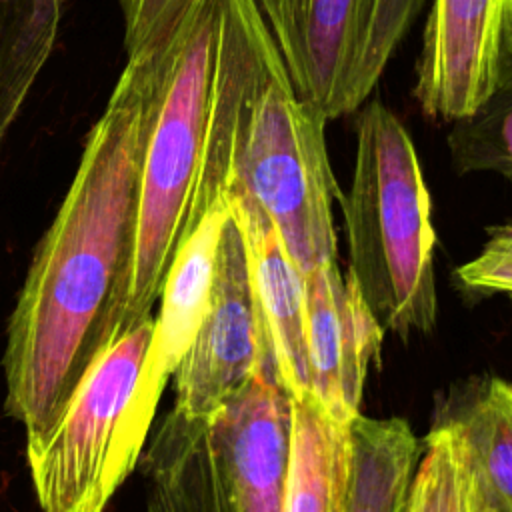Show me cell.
I'll return each instance as SVG.
<instances>
[{
    "label": "cell",
    "instance_id": "8",
    "mask_svg": "<svg viewBox=\"0 0 512 512\" xmlns=\"http://www.w3.org/2000/svg\"><path fill=\"white\" fill-rule=\"evenodd\" d=\"M172 376V410L186 418L210 416L256 376L276 382L258 318L244 238L230 208L220 232L206 312Z\"/></svg>",
    "mask_w": 512,
    "mask_h": 512
},
{
    "label": "cell",
    "instance_id": "7",
    "mask_svg": "<svg viewBox=\"0 0 512 512\" xmlns=\"http://www.w3.org/2000/svg\"><path fill=\"white\" fill-rule=\"evenodd\" d=\"M154 316L122 332L88 366L54 426L26 460L42 512H104L120 488L116 438L140 378Z\"/></svg>",
    "mask_w": 512,
    "mask_h": 512
},
{
    "label": "cell",
    "instance_id": "21",
    "mask_svg": "<svg viewBox=\"0 0 512 512\" xmlns=\"http://www.w3.org/2000/svg\"><path fill=\"white\" fill-rule=\"evenodd\" d=\"M488 512H494V510H492V508H490V506H488Z\"/></svg>",
    "mask_w": 512,
    "mask_h": 512
},
{
    "label": "cell",
    "instance_id": "17",
    "mask_svg": "<svg viewBox=\"0 0 512 512\" xmlns=\"http://www.w3.org/2000/svg\"><path fill=\"white\" fill-rule=\"evenodd\" d=\"M406 512H488L460 434L432 426L414 470Z\"/></svg>",
    "mask_w": 512,
    "mask_h": 512
},
{
    "label": "cell",
    "instance_id": "16",
    "mask_svg": "<svg viewBox=\"0 0 512 512\" xmlns=\"http://www.w3.org/2000/svg\"><path fill=\"white\" fill-rule=\"evenodd\" d=\"M62 22V0H0V144L44 70Z\"/></svg>",
    "mask_w": 512,
    "mask_h": 512
},
{
    "label": "cell",
    "instance_id": "10",
    "mask_svg": "<svg viewBox=\"0 0 512 512\" xmlns=\"http://www.w3.org/2000/svg\"><path fill=\"white\" fill-rule=\"evenodd\" d=\"M226 216L228 204H222L198 224L178 252L162 288L160 312L154 318L140 378L116 438L114 474L120 486L138 466L166 382L190 348L206 312Z\"/></svg>",
    "mask_w": 512,
    "mask_h": 512
},
{
    "label": "cell",
    "instance_id": "11",
    "mask_svg": "<svg viewBox=\"0 0 512 512\" xmlns=\"http://www.w3.org/2000/svg\"><path fill=\"white\" fill-rule=\"evenodd\" d=\"M384 330L350 270L326 260L306 274V352L310 396L340 424L360 414L368 366Z\"/></svg>",
    "mask_w": 512,
    "mask_h": 512
},
{
    "label": "cell",
    "instance_id": "19",
    "mask_svg": "<svg viewBox=\"0 0 512 512\" xmlns=\"http://www.w3.org/2000/svg\"><path fill=\"white\" fill-rule=\"evenodd\" d=\"M194 0H116L128 58L156 50Z\"/></svg>",
    "mask_w": 512,
    "mask_h": 512
},
{
    "label": "cell",
    "instance_id": "13",
    "mask_svg": "<svg viewBox=\"0 0 512 512\" xmlns=\"http://www.w3.org/2000/svg\"><path fill=\"white\" fill-rule=\"evenodd\" d=\"M350 466V424L330 418L310 394L292 398L280 512H344Z\"/></svg>",
    "mask_w": 512,
    "mask_h": 512
},
{
    "label": "cell",
    "instance_id": "18",
    "mask_svg": "<svg viewBox=\"0 0 512 512\" xmlns=\"http://www.w3.org/2000/svg\"><path fill=\"white\" fill-rule=\"evenodd\" d=\"M446 146L458 176L492 172L512 182V84L452 120Z\"/></svg>",
    "mask_w": 512,
    "mask_h": 512
},
{
    "label": "cell",
    "instance_id": "1",
    "mask_svg": "<svg viewBox=\"0 0 512 512\" xmlns=\"http://www.w3.org/2000/svg\"><path fill=\"white\" fill-rule=\"evenodd\" d=\"M146 56L152 92L134 248L98 328L96 358L152 316L178 252L228 202L250 108L284 68L254 0H194Z\"/></svg>",
    "mask_w": 512,
    "mask_h": 512
},
{
    "label": "cell",
    "instance_id": "6",
    "mask_svg": "<svg viewBox=\"0 0 512 512\" xmlns=\"http://www.w3.org/2000/svg\"><path fill=\"white\" fill-rule=\"evenodd\" d=\"M292 88L328 120L372 98L428 0H254Z\"/></svg>",
    "mask_w": 512,
    "mask_h": 512
},
{
    "label": "cell",
    "instance_id": "9",
    "mask_svg": "<svg viewBox=\"0 0 512 512\" xmlns=\"http://www.w3.org/2000/svg\"><path fill=\"white\" fill-rule=\"evenodd\" d=\"M512 84V0H432L412 98L434 124L474 112Z\"/></svg>",
    "mask_w": 512,
    "mask_h": 512
},
{
    "label": "cell",
    "instance_id": "12",
    "mask_svg": "<svg viewBox=\"0 0 512 512\" xmlns=\"http://www.w3.org/2000/svg\"><path fill=\"white\" fill-rule=\"evenodd\" d=\"M228 208L244 238L258 318L276 382L290 398H302L310 394L306 276L254 202L230 194Z\"/></svg>",
    "mask_w": 512,
    "mask_h": 512
},
{
    "label": "cell",
    "instance_id": "5",
    "mask_svg": "<svg viewBox=\"0 0 512 512\" xmlns=\"http://www.w3.org/2000/svg\"><path fill=\"white\" fill-rule=\"evenodd\" d=\"M328 122L280 68L250 108L228 188V196H242L266 214L304 276L336 258L334 202L342 192L328 156Z\"/></svg>",
    "mask_w": 512,
    "mask_h": 512
},
{
    "label": "cell",
    "instance_id": "3",
    "mask_svg": "<svg viewBox=\"0 0 512 512\" xmlns=\"http://www.w3.org/2000/svg\"><path fill=\"white\" fill-rule=\"evenodd\" d=\"M350 274L382 330L408 338L436 322V234L414 140L378 98L356 110V156L340 198Z\"/></svg>",
    "mask_w": 512,
    "mask_h": 512
},
{
    "label": "cell",
    "instance_id": "4",
    "mask_svg": "<svg viewBox=\"0 0 512 512\" xmlns=\"http://www.w3.org/2000/svg\"><path fill=\"white\" fill-rule=\"evenodd\" d=\"M292 398L256 376L210 416L166 412L138 466L144 512H280Z\"/></svg>",
    "mask_w": 512,
    "mask_h": 512
},
{
    "label": "cell",
    "instance_id": "20",
    "mask_svg": "<svg viewBox=\"0 0 512 512\" xmlns=\"http://www.w3.org/2000/svg\"><path fill=\"white\" fill-rule=\"evenodd\" d=\"M490 232L482 252L458 268V278L468 288L512 294V222Z\"/></svg>",
    "mask_w": 512,
    "mask_h": 512
},
{
    "label": "cell",
    "instance_id": "2",
    "mask_svg": "<svg viewBox=\"0 0 512 512\" xmlns=\"http://www.w3.org/2000/svg\"><path fill=\"white\" fill-rule=\"evenodd\" d=\"M150 92V58H128L8 318L4 412L26 444L54 426L96 360L98 328L130 264Z\"/></svg>",
    "mask_w": 512,
    "mask_h": 512
},
{
    "label": "cell",
    "instance_id": "14",
    "mask_svg": "<svg viewBox=\"0 0 512 512\" xmlns=\"http://www.w3.org/2000/svg\"><path fill=\"white\" fill-rule=\"evenodd\" d=\"M434 422L460 434L486 504L512 512V384L468 380L446 396Z\"/></svg>",
    "mask_w": 512,
    "mask_h": 512
},
{
    "label": "cell",
    "instance_id": "15",
    "mask_svg": "<svg viewBox=\"0 0 512 512\" xmlns=\"http://www.w3.org/2000/svg\"><path fill=\"white\" fill-rule=\"evenodd\" d=\"M352 466L344 512H406L420 442L402 418L350 422Z\"/></svg>",
    "mask_w": 512,
    "mask_h": 512
}]
</instances>
